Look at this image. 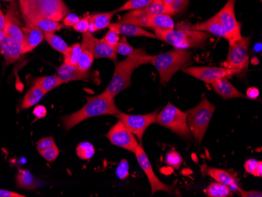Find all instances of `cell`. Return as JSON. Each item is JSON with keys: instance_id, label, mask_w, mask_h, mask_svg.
<instances>
[{"instance_id": "obj_9", "label": "cell", "mask_w": 262, "mask_h": 197, "mask_svg": "<svg viewBox=\"0 0 262 197\" xmlns=\"http://www.w3.org/2000/svg\"><path fill=\"white\" fill-rule=\"evenodd\" d=\"M157 111L143 115H130L120 112L116 115V117L132 132L141 143L143 136L148 126L157 122Z\"/></svg>"}, {"instance_id": "obj_52", "label": "cell", "mask_w": 262, "mask_h": 197, "mask_svg": "<svg viewBox=\"0 0 262 197\" xmlns=\"http://www.w3.org/2000/svg\"><path fill=\"white\" fill-rule=\"evenodd\" d=\"M262 163L261 161H259L258 165L254 171V176L255 177H261L262 176Z\"/></svg>"}, {"instance_id": "obj_50", "label": "cell", "mask_w": 262, "mask_h": 197, "mask_svg": "<svg viewBox=\"0 0 262 197\" xmlns=\"http://www.w3.org/2000/svg\"><path fill=\"white\" fill-rule=\"evenodd\" d=\"M26 195L12 191L0 189V197H25Z\"/></svg>"}, {"instance_id": "obj_26", "label": "cell", "mask_w": 262, "mask_h": 197, "mask_svg": "<svg viewBox=\"0 0 262 197\" xmlns=\"http://www.w3.org/2000/svg\"><path fill=\"white\" fill-rule=\"evenodd\" d=\"M43 91L36 85H34L28 91L21 102L22 110H28L36 105L45 96Z\"/></svg>"}, {"instance_id": "obj_40", "label": "cell", "mask_w": 262, "mask_h": 197, "mask_svg": "<svg viewBox=\"0 0 262 197\" xmlns=\"http://www.w3.org/2000/svg\"><path fill=\"white\" fill-rule=\"evenodd\" d=\"M188 0H173L170 4H166L170 10V16L174 15L181 12L184 8L188 6Z\"/></svg>"}, {"instance_id": "obj_16", "label": "cell", "mask_w": 262, "mask_h": 197, "mask_svg": "<svg viewBox=\"0 0 262 197\" xmlns=\"http://www.w3.org/2000/svg\"><path fill=\"white\" fill-rule=\"evenodd\" d=\"M0 52L4 56L7 64L16 62L24 55L21 42L7 36L2 41H0Z\"/></svg>"}, {"instance_id": "obj_35", "label": "cell", "mask_w": 262, "mask_h": 197, "mask_svg": "<svg viewBox=\"0 0 262 197\" xmlns=\"http://www.w3.org/2000/svg\"><path fill=\"white\" fill-rule=\"evenodd\" d=\"M94 56L89 51L82 49V54L79 57L76 67L82 72L90 71V69L94 63Z\"/></svg>"}, {"instance_id": "obj_47", "label": "cell", "mask_w": 262, "mask_h": 197, "mask_svg": "<svg viewBox=\"0 0 262 197\" xmlns=\"http://www.w3.org/2000/svg\"><path fill=\"white\" fill-rule=\"evenodd\" d=\"M32 113H33L34 116H35L36 118L42 119L44 118V117L47 116V110L43 105H38V106L34 108Z\"/></svg>"}, {"instance_id": "obj_2", "label": "cell", "mask_w": 262, "mask_h": 197, "mask_svg": "<svg viewBox=\"0 0 262 197\" xmlns=\"http://www.w3.org/2000/svg\"><path fill=\"white\" fill-rule=\"evenodd\" d=\"M151 55H149L145 48L135 49L126 59L115 64L114 73L110 84L104 90L110 96L115 97L120 92L129 87L131 84V76L135 69L144 64H150Z\"/></svg>"}, {"instance_id": "obj_1", "label": "cell", "mask_w": 262, "mask_h": 197, "mask_svg": "<svg viewBox=\"0 0 262 197\" xmlns=\"http://www.w3.org/2000/svg\"><path fill=\"white\" fill-rule=\"evenodd\" d=\"M114 98L104 91L96 96L88 97L86 98L88 102L84 106L72 114L61 117L64 128L71 130L79 123L92 117L106 115L116 117L121 111L116 106Z\"/></svg>"}, {"instance_id": "obj_18", "label": "cell", "mask_w": 262, "mask_h": 197, "mask_svg": "<svg viewBox=\"0 0 262 197\" xmlns=\"http://www.w3.org/2000/svg\"><path fill=\"white\" fill-rule=\"evenodd\" d=\"M201 171L204 176H209L215 179L216 182L227 185L232 191L238 190L239 189L236 179L228 170L203 165L201 167Z\"/></svg>"}, {"instance_id": "obj_23", "label": "cell", "mask_w": 262, "mask_h": 197, "mask_svg": "<svg viewBox=\"0 0 262 197\" xmlns=\"http://www.w3.org/2000/svg\"><path fill=\"white\" fill-rule=\"evenodd\" d=\"M118 22L141 28H150V15L143 9L129 10V12L122 16Z\"/></svg>"}, {"instance_id": "obj_8", "label": "cell", "mask_w": 262, "mask_h": 197, "mask_svg": "<svg viewBox=\"0 0 262 197\" xmlns=\"http://www.w3.org/2000/svg\"><path fill=\"white\" fill-rule=\"evenodd\" d=\"M70 13L64 0H42L35 6L27 14L26 17H44L55 21H61L67 14Z\"/></svg>"}, {"instance_id": "obj_25", "label": "cell", "mask_w": 262, "mask_h": 197, "mask_svg": "<svg viewBox=\"0 0 262 197\" xmlns=\"http://www.w3.org/2000/svg\"><path fill=\"white\" fill-rule=\"evenodd\" d=\"M174 27V22L168 14L150 16V29H152L154 32L173 30Z\"/></svg>"}, {"instance_id": "obj_10", "label": "cell", "mask_w": 262, "mask_h": 197, "mask_svg": "<svg viewBox=\"0 0 262 197\" xmlns=\"http://www.w3.org/2000/svg\"><path fill=\"white\" fill-rule=\"evenodd\" d=\"M236 0H228L222 10L215 14L219 21L227 32L229 42L242 37L241 25L235 17V5Z\"/></svg>"}, {"instance_id": "obj_19", "label": "cell", "mask_w": 262, "mask_h": 197, "mask_svg": "<svg viewBox=\"0 0 262 197\" xmlns=\"http://www.w3.org/2000/svg\"><path fill=\"white\" fill-rule=\"evenodd\" d=\"M213 91L224 100L231 98H244L246 95L237 89L227 78H222L211 83Z\"/></svg>"}, {"instance_id": "obj_51", "label": "cell", "mask_w": 262, "mask_h": 197, "mask_svg": "<svg viewBox=\"0 0 262 197\" xmlns=\"http://www.w3.org/2000/svg\"><path fill=\"white\" fill-rule=\"evenodd\" d=\"M6 25V15L3 13L2 10H0V31L4 30Z\"/></svg>"}, {"instance_id": "obj_53", "label": "cell", "mask_w": 262, "mask_h": 197, "mask_svg": "<svg viewBox=\"0 0 262 197\" xmlns=\"http://www.w3.org/2000/svg\"><path fill=\"white\" fill-rule=\"evenodd\" d=\"M6 37V34L4 30L0 31V41H2Z\"/></svg>"}, {"instance_id": "obj_12", "label": "cell", "mask_w": 262, "mask_h": 197, "mask_svg": "<svg viewBox=\"0 0 262 197\" xmlns=\"http://www.w3.org/2000/svg\"><path fill=\"white\" fill-rule=\"evenodd\" d=\"M82 49L88 50L95 58H107L116 61L117 59L116 53L103 39L94 37L90 32L82 34Z\"/></svg>"}, {"instance_id": "obj_11", "label": "cell", "mask_w": 262, "mask_h": 197, "mask_svg": "<svg viewBox=\"0 0 262 197\" xmlns=\"http://www.w3.org/2000/svg\"><path fill=\"white\" fill-rule=\"evenodd\" d=\"M106 137L113 145L124 148L133 154L140 145L136 137L120 120L112 126Z\"/></svg>"}, {"instance_id": "obj_38", "label": "cell", "mask_w": 262, "mask_h": 197, "mask_svg": "<svg viewBox=\"0 0 262 197\" xmlns=\"http://www.w3.org/2000/svg\"><path fill=\"white\" fill-rule=\"evenodd\" d=\"M39 154L43 157L44 160H47V161L54 162L58 157L60 150H59L58 147L55 144L53 146L50 147V148H47V149H44L43 151L39 152Z\"/></svg>"}, {"instance_id": "obj_31", "label": "cell", "mask_w": 262, "mask_h": 197, "mask_svg": "<svg viewBox=\"0 0 262 197\" xmlns=\"http://www.w3.org/2000/svg\"><path fill=\"white\" fill-rule=\"evenodd\" d=\"M82 52V48L81 43L76 42L73 44L68 48L67 51L64 54V64H69V65L76 66L79 57Z\"/></svg>"}, {"instance_id": "obj_3", "label": "cell", "mask_w": 262, "mask_h": 197, "mask_svg": "<svg viewBox=\"0 0 262 197\" xmlns=\"http://www.w3.org/2000/svg\"><path fill=\"white\" fill-rule=\"evenodd\" d=\"M192 52L176 48L168 52L151 56L150 64L158 71L160 83L166 85L175 73L188 67L192 63Z\"/></svg>"}, {"instance_id": "obj_29", "label": "cell", "mask_w": 262, "mask_h": 197, "mask_svg": "<svg viewBox=\"0 0 262 197\" xmlns=\"http://www.w3.org/2000/svg\"><path fill=\"white\" fill-rule=\"evenodd\" d=\"M204 192L209 197H229L232 195V189L229 186L217 182L210 184Z\"/></svg>"}, {"instance_id": "obj_55", "label": "cell", "mask_w": 262, "mask_h": 197, "mask_svg": "<svg viewBox=\"0 0 262 197\" xmlns=\"http://www.w3.org/2000/svg\"><path fill=\"white\" fill-rule=\"evenodd\" d=\"M4 2H15L16 0H3Z\"/></svg>"}, {"instance_id": "obj_6", "label": "cell", "mask_w": 262, "mask_h": 197, "mask_svg": "<svg viewBox=\"0 0 262 197\" xmlns=\"http://www.w3.org/2000/svg\"><path fill=\"white\" fill-rule=\"evenodd\" d=\"M182 138H191V132L187 123V114L169 102L157 114V122Z\"/></svg>"}, {"instance_id": "obj_46", "label": "cell", "mask_w": 262, "mask_h": 197, "mask_svg": "<svg viewBox=\"0 0 262 197\" xmlns=\"http://www.w3.org/2000/svg\"><path fill=\"white\" fill-rule=\"evenodd\" d=\"M258 164L259 161H257V160H254V159H249L244 164V169L247 173L254 176V171H255Z\"/></svg>"}, {"instance_id": "obj_48", "label": "cell", "mask_w": 262, "mask_h": 197, "mask_svg": "<svg viewBox=\"0 0 262 197\" xmlns=\"http://www.w3.org/2000/svg\"><path fill=\"white\" fill-rule=\"evenodd\" d=\"M239 193H241V196L243 197H261V192H259L257 190H251V191H244L239 188L238 189Z\"/></svg>"}, {"instance_id": "obj_28", "label": "cell", "mask_w": 262, "mask_h": 197, "mask_svg": "<svg viewBox=\"0 0 262 197\" xmlns=\"http://www.w3.org/2000/svg\"><path fill=\"white\" fill-rule=\"evenodd\" d=\"M16 182L18 187L21 189L33 190L35 188V178L29 170H23V169L18 170L16 176Z\"/></svg>"}, {"instance_id": "obj_20", "label": "cell", "mask_w": 262, "mask_h": 197, "mask_svg": "<svg viewBox=\"0 0 262 197\" xmlns=\"http://www.w3.org/2000/svg\"><path fill=\"white\" fill-rule=\"evenodd\" d=\"M189 29L213 34L219 37L224 38V39L229 40L227 32L215 15L204 20V21L200 22L195 26H191Z\"/></svg>"}, {"instance_id": "obj_15", "label": "cell", "mask_w": 262, "mask_h": 197, "mask_svg": "<svg viewBox=\"0 0 262 197\" xmlns=\"http://www.w3.org/2000/svg\"><path fill=\"white\" fill-rule=\"evenodd\" d=\"M4 32L7 37L20 42L23 41V32L20 25L19 7L15 2L12 3L7 9Z\"/></svg>"}, {"instance_id": "obj_21", "label": "cell", "mask_w": 262, "mask_h": 197, "mask_svg": "<svg viewBox=\"0 0 262 197\" xmlns=\"http://www.w3.org/2000/svg\"><path fill=\"white\" fill-rule=\"evenodd\" d=\"M108 28V29H114L120 35H123L124 36H139V37L157 39V36L155 34L145 30L143 28L133 26V25L116 22V23H111Z\"/></svg>"}, {"instance_id": "obj_22", "label": "cell", "mask_w": 262, "mask_h": 197, "mask_svg": "<svg viewBox=\"0 0 262 197\" xmlns=\"http://www.w3.org/2000/svg\"><path fill=\"white\" fill-rule=\"evenodd\" d=\"M26 21V26L36 28L42 31V32H54L57 31L66 29V26L63 24H60L59 22L51 19L44 18V17H26L24 18Z\"/></svg>"}, {"instance_id": "obj_43", "label": "cell", "mask_w": 262, "mask_h": 197, "mask_svg": "<svg viewBox=\"0 0 262 197\" xmlns=\"http://www.w3.org/2000/svg\"><path fill=\"white\" fill-rule=\"evenodd\" d=\"M116 176L119 179L123 180L129 176V165L126 160H122L120 161L117 169H116Z\"/></svg>"}, {"instance_id": "obj_7", "label": "cell", "mask_w": 262, "mask_h": 197, "mask_svg": "<svg viewBox=\"0 0 262 197\" xmlns=\"http://www.w3.org/2000/svg\"><path fill=\"white\" fill-rule=\"evenodd\" d=\"M250 37L229 42V49L226 60L223 62V67L232 69L236 73L246 71L249 65L248 50Z\"/></svg>"}, {"instance_id": "obj_36", "label": "cell", "mask_w": 262, "mask_h": 197, "mask_svg": "<svg viewBox=\"0 0 262 197\" xmlns=\"http://www.w3.org/2000/svg\"><path fill=\"white\" fill-rule=\"evenodd\" d=\"M134 51H135V48L131 47L130 44L128 42L127 39H126L125 36L120 39L116 48H114V51L116 54L118 53V54L126 56V57L130 55L134 52Z\"/></svg>"}, {"instance_id": "obj_45", "label": "cell", "mask_w": 262, "mask_h": 197, "mask_svg": "<svg viewBox=\"0 0 262 197\" xmlns=\"http://www.w3.org/2000/svg\"><path fill=\"white\" fill-rule=\"evenodd\" d=\"M80 17L76 14H69L63 19V25L67 27H73L79 21Z\"/></svg>"}, {"instance_id": "obj_34", "label": "cell", "mask_w": 262, "mask_h": 197, "mask_svg": "<svg viewBox=\"0 0 262 197\" xmlns=\"http://www.w3.org/2000/svg\"><path fill=\"white\" fill-rule=\"evenodd\" d=\"M154 0H128L123 5L116 9V13L123 12L126 10H139L146 7Z\"/></svg>"}, {"instance_id": "obj_32", "label": "cell", "mask_w": 262, "mask_h": 197, "mask_svg": "<svg viewBox=\"0 0 262 197\" xmlns=\"http://www.w3.org/2000/svg\"><path fill=\"white\" fill-rule=\"evenodd\" d=\"M143 10L150 16L159 15V14H168L170 16L168 6L163 1L154 0L146 7L143 8Z\"/></svg>"}, {"instance_id": "obj_37", "label": "cell", "mask_w": 262, "mask_h": 197, "mask_svg": "<svg viewBox=\"0 0 262 197\" xmlns=\"http://www.w3.org/2000/svg\"><path fill=\"white\" fill-rule=\"evenodd\" d=\"M165 162L167 165L173 167V169H179L183 162V158L179 152L177 151H171L166 154Z\"/></svg>"}, {"instance_id": "obj_5", "label": "cell", "mask_w": 262, "mask_h": 197, "mask_svg": "<svg viewBox=\"0 0 262 197\" xmlns=\"http://www.w3.org/2000/svg\"><path fill=\"white\" fill-rule=\"evenodd\" d=\"M215 110V105L204 97L196 106L185 112L188 128L198 144L203 142Z\"/></svg>"}, {"instance_id": "obj_44", "label": "cell", "mask_w": 262, "mask_h": 197, "mask_svg": "<svg viewBox=\"0 0 262 197\" xmlns=\"http://www.w3.org/2000/svg\"><path fill=\"white\" fill-rule=\"evenodd\" d=\"M54 145H55V142H54V138L52 136L45 137V138H41L40 140L37 142L36 148H37L38 152H40Z\"/></svg>"}, {"instance_id": "obj_42", "label": "cell", "mask_w": 262, "mask_h": 197, "mask_svg": "<svg viewBox=\"0 0 262 197\" xmlns=\"http://www.w3.org/2000/svg\"><path fill=\"white\" fill-rule=\"evenodd\" d=\"M42 0H20L19 6L22 16L26 15Z\"/></svg>"}, {"instance_id": "obj_14", "label": "cell", "mask_w": 262, "mask_h": 197, "mask_svg": "<svg viewBox=\"0 0 262 197\" xmlns=\"http://www.w3.org/2000/svg\"><path fill=\"white\" fill-rule=\"evenodd\" d=\"M135 154L136 156L137 160H138L140 167H141L143 171L145 172L148 181H149L150 185H151V194L153 195L155 192H160V191H163V192H171V187L162 182L157 178V176L155 174L154 170H153L152 166H151V163H150L149 159H148L146 152H145V150L141 146V144L138 145Z\"/></svg>"}, {"instance_id": "obj_41", "label": "cell", "mask_w": 262, "mask_h": 197, "mask_svg": "<svg viewBox=\"0 0 262 197\" xmlns=\"http://www.w3.org/2000/svg\"><path fill=\"white\" fill-rule=\"evenodd\" d=\"M110 29V30L106 33L103 39L114 50V48H116V45H117L118 42H119V41L120 40L121 38H120V34L118 33L116 30L112 29Z\"/></svg>"}, {"instance_id": "obj_39", "label": "cell", "mask_w": 262, "mask_h": 197, "mask_svg": "<svg viewBox=\"0 0 262 197\" xmlns=\"http://www.w3.org/2000/svg\"><path fill=\"white\" fill-rule=\"evenodd\" d=\"M91 15H86L79 19V21L73 26L74 30L82 34L89 32L91 22Z\"/></svg>"}, {"instance_id": "obj_30", "label": "cell", "mask_w": 262, "mask_h": 197, "mask_svg": "<svg viewBox=\"0 0 262 197\" xmlns=\"http://www.w3.org/2000/svg\"><path fill=\"white\" fill-rule=\"evenodd\" d=\"M44 39L49 43L51 48H54L57 52L61 53L63 55L66 54L68 48H69V45L62 38L57 36L56 34L52 33V32H45Z\"/></svg>"}, {"instance_id": "obj_27", "label": "cell", "mask_w": 262, "mask_h": 197, "mask_svg": "<svg viewBox=\"0 0 262 197\" xmlns=\"http://www.w3.org/2000/svg\"><path fill=\"white\" fill-rule=\"evenodd\" d=\"M63 83H64L62 81L59 79L56 74L35 78L33 82V84L41 88L45 92L46 95L57 86H61Z\"/></svg>"}, {"instance_id": "obj_4", "label": "cell", "mask_w": 262, "mask_h": 197, "mask_svg": "<svg viewBox=\"0 0 262 197\" xmlns=\"http://www.w3.org/2000/svg\"><path fill=\"white\" fill-rule=\"evenodd\" d=\"M157 39L174 47L177 49L204 48L210 35L207 32L193 29L155 31Z\"/></svg>"}, {"instance_id": "obj_17", "label": "cell", "mask_w": 262, "mask_h": 197, "mask_svg": "<svg viewBox=\"0 0 262 197\" xmlns=\"http://www.w3.org/2000/svg\"><path fill=\"white\" fill-rule=\"evenodd\" d=\"M23 41H22V53L23 54L32 52L40 45L44 40V32L36 28L26 26L22 27Z\"/></svg>"}, {"instance_id": "obj_54", "label": "cell", "mask_w": 262, "mask_h": 197, "mask_svg": "<svg viewBox=\"0 0 262 197\" xmlns=\"http://www.w3.org/2000/svg\"><path fill=\"white\" fill-rule=\"evenodd\" d=\"M172 1H173V0H163V2H164L165 4H170Z\"/></svg>"}, {"instance_id": "obj_33", "label": "cell", "mask_w": 262, "mask_h": 197, "mask_svg": "<svg viewBox=\"0 0 262 197\" xmlns=\"http://www.w3.org/2000/svg\"><path fill=\"white\" fill-rule=\"evenodd\" d=\"M76 154L81 160H91L95 154V148L90 142H81L76 147Z\"/></svg>"}, {"instance_id": "obj_49", "label": "cell", "mask_w": 262, "mask_h": 197, "mask_svg": "<svg viewBox=\"0 0 262 197\" xmlns=\"http://www.w3.org/2000/svg\"><path fill=\"white\" fill-rule=\"evenodd\" d=\"M246 97L248 98L249 99L254 100L259 97V90L257 88L252 86V87H249L246 94Z\"/></svg>"}, {"instance_id": "obj_56", "label": "cell", "mask_w": 262, "mask_h": 197, "mask_svg": "<svg viewBox=\"0 0 262 197\" xmlns=\"http://www.w3.org/2000/svg\"><path fill=\"white\" fill-rule=\"evenodd\" d=\"M157 1H163V0H157Z\"/></svg>"}, {"instance_id": "obj_24", "label": "cell", "mask_w": 262, "mask_h": 197, "mask_svg": "<svg viewBox=\"0 0 262 197\" xmlns=\"http://www.w3.org/2000/svg\"><path fill=\"white\" fill-rule=\"evenodd\" d=\"M116 14H117L116 10H113L110 12L92 14L91 16V22L89 32L92 33V32H97L108 28L111 24L112 19Z\"/></svg>"}, {"instance_id": "obj_13", "label": "cell", "mask_w": 262, "mask_h": 197, "mask_svg": "<svg viewBox=\"0 0 262 197\" xmlns=\"http://www.w3.org/2000/svg\"><path fill=\"white\" fill-rule=\"evenodd\" d=\"M183 72L210 84L217 79L230 77L232 75L237 74L234 70L224 67H187Z\"/></svg>"}]
</instances>
